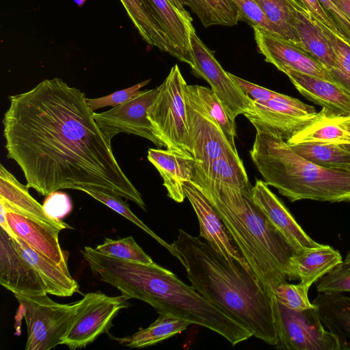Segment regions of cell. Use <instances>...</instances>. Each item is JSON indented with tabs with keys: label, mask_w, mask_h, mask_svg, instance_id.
Here are the masks:
<instances>
[{
	"label": "cell",
	"mask_w": 350,
	"mask_h": 350,
	"mask_svg": "<svg viewBox=\"0 0 350 350\" xmlns=\"http://www.w3.org/2000/svg\"><path fill=\"white\" fill-rule=\"evenodd\" d=\"M190 325L189 322L178 317L159 314L148 327L141 329L130 336L116 340L131 348L146 347L180 334Z\"/></svg>",
	"instance_id": "f546056e"
},
{
	"label": "cell",
	"mask_w": 350,
	"mask_h": 350,
	"mask_svg": "<svg viewBox=\"0 0 350 350\" xmlns=\"http://www.w3.org/2000/svg\"><path fill=\"white\" fill-rule=\"evenodd\" d=\"M232 1L239 9V21L245 22L252 28L258 27L280 36L277 27L254 0Z\"/></svg>",
	"instance_id": "ab89813d"
},
{
	"label": "cell",
	"mask_w": 350,
	"mask_h": 350,
	"mask_svg": "<svg viewBox=\"0 0 350 350\" xmlns=\"http://www.w3.org/2000/svg\"><path fill=\"white\" fill-rule=\"evenodd\" d=\"M310 287L299 284H280L276 288L275 297L285 307L295 310H303L314 306L308 298Z\"/></svg>",
	"instance_id": "f35d334b"
},
{
	"label": "cell",
	"mask_w": 350,
	"mask_h": 350,
	"mask_svg": "<svg viewBox=\"0 0 350 350\" xmlns=\"http://www.w3.org/2000/svg\"><path fill=\"white\" fill-rule=\"evenodd\" d=\"M250 154L264 181L292 202H350V171L319 166L285 141L257 133Z\"/></svg>",
	"instance_id": "5b68a950"
},
{
	"label": "cell",
	"mask_w": 350,
	"mask_h": 350,
	"mask_svg": "<svg viewBox=\"0 0 350 350\" xmlns=\"http://www.w3.org/2000/svg\"><path fill=\"white\" fill-rule=\"evenodd\" d=\"M277 27L282 38L299 45L296 14L304 7L297 0H254Z\"/></svg>",
	"instance_id": "d6a6232c"
},
{
	"label": "cell",
	"mask_w": 350,
	"mask_h": 350,
	"mask_svg": "<svg viewBox=\"0 0 350 350\" xmlns=\"http://www.w3.org/2000/svg\"><path fill=\"white\" fill-rule=\"evenodd\" d=\"M342 261L340 253L330 245L303 248L291 260L288 279L310 287Z\"/></svg>",
	"instance_id": "7402d4cb"
},
{
	"label": "cell",
	"mask_w": 350,
	"mask_h": 350,
	"mask_svg": "<svg viewBox=\"0 0 350 350\" xmlns=\"http://www.w3.org/2000/svg\"><path fill=\"white\" fill-rule=\"evenodd\" d=\"M318 1L339 36L350 46L349 18L332 0Z\"/></svg>",
	"instance_id": "b9f144b4"
},
{
	"label": "cell",
	"mask_w": 350,
	"mask_h": 350,
	"mask_svg": "<svg viewBox=\"0 0 350 350\" xmlns=\"http://www.w3.org/2000/svg\"><path fill=\"white\" fill-rule=\"evenodd\" d=\"M299 2L317 21L339 36L337 30L325 13L318 0H299Z\"/></svg>",
	"instance_id": "f6af8a7d"
},
{
	"label": "cell",
	"mask_w": 350,
	"mask_h": 350,
	"mask_svg": "<svg viewBox=\"0 0 350 350\" xmlns=\"http://www.w3.org/2000/svg\"><path fill=\"white\" fill-rule=\"evenodd\" d=\"M289 146L298 155L319 166L350 171V150L342 144L304 142Z\"/></svg>",
	"instance_id": "4dcf8cb0"
},
{
	"label": "cell",
	"mask_w": 350,
	"mask_h": 350,
	"mask_svg": "<svg viewBox=\"0 0 350 350\" xmlns=\"http://www.w3.org/2000/svg\"><path fill=\"white\" fill-rule=\"evenodd\" d=\"M273 307L278 349L340 350L338 338L323 325L315 306L295 310L281 304L274 295Z\"/></svg>",
	"instance_id": "ba28073f"
},
{
	"label": "cell",
	"mask_w": 350,
	"mask_h": 350,
	"mask_svg": "<svg viewBox=\"0 0 350 350\" xmlns=\"http://www.w3.org/2000/svg\"><path fill=\"white\" fill-rule=\"evenodd\" d=\"M28 187L21 184L5 167L0 165V200L10 209L59 229L71 228L62 220L49 217L42 205L29 193Z\"/></svg>",
	"instance_id": "603a6c76"
},
{
	"label": "cell",
	"mask_w": 350,
	"mask_h": 350,
	"mask_svg": "<svg viewBox=\"0 0 350 350\" xmlns=\"http://www.w3.org/2000/svg\"><path fill=\"white\" fill-rule=\"evenodd\" d=\"M191 181L211 203L260 284L274 296L278 286L289 278L292 258L301 249L254 202L252 186L240 189L196 174Z\"/></svg>",
	"instance_id": "277c9868"
},
{
	"label": "cell",
	"mask_w": 350,
	"mask_h": 350,
	"mask_svg": "<svg viewBox=\"0 0 350 350\" xmlns=\"http://www.w3.org/2000/svg\"><path fill=\"white\" fill-rule=\"evenodd\" d=\"M312 304L323 325L338 338L340 350H350V297L319 293Z\"/></svg>",
	"instance_id": "cb8c5ba5"
},
{
	"label": "cell",
	"mask_w": 350,
	"mask_h": 350,
	"mask_svg": "<svg viewBox=\"0 0 350 350\" xmlns=\"http://www.w3.org/2000/svg\"><path fill=\"white\" fill-rule=\"evenodd\" d=\"M173 246L183 258L191 286L208 301L275 347L278 334L273 297L244 267H233L206 241L179 229Z\"/></svg>",
	"instance_id": "3957f363"
},
{
	"label": "cell",
	"mask_w": 350,
	"mask_h": 350,
	"mask_svg": "<svg viewBox=\"0 0 350 350\" xmlns=\"http://www.w3.org/2000/svg\"><path fill=\"white\" fill-rule=\"evenodd\" d=\"M150 79L146 80L132 87L119 90L109 95L96 98H88L87 102L91 109L94 111L96 109L110 106L116 107L124 103L129 99L139 92V90L147 85Z\"/></svg>",
	"instance_id": "60d3db41"
},
{
	"label": "cell",
	"mask_w": 350,
	"mask_h": 350,
	"mask_svg": "<svg viewBox=\"0 0 350 350\" xmlns=\"http://www.w3.org/2000/svg\"><path fill=\"white\" fill-rule=\"evenodd\" d=\"M258 51L279 70L289 68L332 81L329 70L297 44L258 27L253 28Z\"/></svg>",
	"instance_id": "9a60e30c"
},
{
	"label": "cell",
	"mask_w": 350,
	"mask_h": 350,
	"mask_svg": "<svg viewBox=\"0 0 350 350\" xmlns=\"http://www.w3.org/2000/svg\"><path fill=\"white\" fill-rule=\"evenodd\" d=\"M185 98L186 103L196 111L213 120L230 143L235 146V119L229 114L211 89L198 85L187 84L185 90Z\"/></svg>",
	"instance_id": "484cf974"
},
{
	"label": "cell",
	"mask_w": 350,
	"mask_h": 350,
	"mask_svg": "<svg viewBox=\"0 0 350 350\" xmlns=\"http://www.w3.org/2000/svg\"><path fill=\"white\" fill-rule=\"evenodd\" d=\"M345 148H347V149L350 150V144H342Z\"/></svg>",
	"instance_id": "f907efd6"
},
{
	"label": "cell",
	"mask_w": 350,
	"mask_h": 350,
	"mask_svg": "<svg viewBox=\"0 0 350 350\" xmlns=\"http://www.w3.org/2000/svg\"><path fill=\"white\" fill-rule=\"evenodd\" d=\"M0 284L14 294H48L41 277L21 254L13 239L0 229Z\"/></svg>",
	"instance_id": "2e32d148"
},
{
	"label": "cell",
	"mask_w": 350,
	"mask_h": 350,
	"mask_svg": "<svg viewBox=\"0 0 350 350\" xmlns=\"http://www.w3.org/2000/svg\"><path fill=\"white\" fill-rule=\"evenodd\" d=\"M82 191L93 198L97 200L101 203L109 207L116 213L126 217L127 219L133 222L134 224L139 227L142 230L145 231L148 234L150 235L159 244L166 248L172 255L177 258L178 260L183 263V260L179 253L176 250L172 244H169L158 235H157L152 230H151L142 221H141L130 209L129 205L121 199V196L118 194L104 191L97 189H89L83 188Z\"/></svg>",
	"instance_id": "e575fe53"
},
{
	"label": "cell",
	"mask_w": 350,
	"mask_h": 350,
	"mask_svg": "<svg viewBox=\"0 0 350 350\" xmlns=\"http://www.w3.org/2000/svg\"><path fill=\"white\" fill-rule=\"evenodd\" d=\"M252 197L271 221L297 247L312 248L321 245L309 237L264 180L256 179L252 188Z\"/></svg>",
	"instance_id": "d6986e66"
},
{
	"label": "cell",
	"mask_w": 350,
	"mask_h": 350,
	"mask_svg": "<svg viewBox=\"0 0 350 350\" xmlns=\"http://www.w3.org/2000/svg\"><path fill=\"white\" fill-rule=\"evenodd\" d=\"M81 254L92 273L118 288L127 299H137L168 314L208 328L233 346L252 334L204 298L168 269L155 262L139 263L105 256L85 246Z\"/></svg>",
	"instance_id": "7a4b0ae2"
},
{
	"label": "cell",
	"mask_w": 350,
	"mask_h": 350,
	"mask_svg": "<svg viewBox=\"0 0 350 350\" xmlns=\"http://www.w3.org/2000/svg\"><path fill=\"white\" fill-rule=\"evenodd\" d=\"M188 6L207 28L214 25L234 26L239 21V11L232 0H179Z\"/></svg>",
	"instance_id": "1f68e13d"
},
{
	"label": "cell",
	"mask_w": 350,
	"mask_h": 350,
	"mask_svg": "<svg viewBox=\"0 0 350 350\" xmlns=\"http://www.w3.org/2000/svg\"><path fill=\"white\" fill-rule=\"evenodd\" d=\"M173 50L174 57L193 66L189 32L193 19L186 17L168 0H147Z\"/></svg>",
	"instance_id": "44dd1931"
},
{
	"label": "cell",
	"mask_w": 350,
	"mask_h": 350,
	"mask_svg": "<svg viewBox=\"0 0 350 350\" xmlns=\"http://www.w3.org/2000/svg\"><path fill=\"white\" fill-rule=\"evenodd\" d=\"M9 100L2 121L7 157L20 167L29 188L44 196L61 189H97L146 210L84 92L55 77Z\"/></svg>",
	"instance_id": "6da1fadb"
},
{
	"label": "cell",
	"mask_w": 350,
	"mask_h": 350,
	"mask_svg": "<svg viewBox=\"0 0 350 350\" xmlns=\"http://www.w3.org/2000/svg\"><path fill=\"white\" fill-rule=\"evenodd\" d=\"M304 142L350 144V135L338 124L335 114L322 108L309 124L286 142L289 145Z\"/></svg>",
	"instance_id": "83f0119b"
},
{
	"label": "cell",
	"mask_w": 350,
	"mask_h": 350,
	"mask_svg": "<svg viewBox=\"0 0 350 350\" xmlns=\"http://www.w3.org/2000/svg\"><path fill=\"white\" fill-rule=\"evenodd\" d=\"M13 241L21 254L41 277L48 294L70 297L79 291L77 282L70 275L66 274L55 262L38 252L18 237L13 239Z\"/></svg>",
	"instance_id": "d4e9b609"
},
{
	"label": "cell",
	"mask_w": 350,
	"mask_h": 350,
	"mask_svg": "<svg viewBox=\"0 0 350 350\" xmlns=\"http://www.w3.org/2000/svg\"><path fill=\"white\" fill-rule=\"evenodd\" d=\"M318 293L350 292V251L345 260L316 282Z\"/></svg>",
	"instance_id": "74e56055"
},
{
	"label": "cell",
	"mask_w": 350,
	"mask_h": 350,
	"mask_svg": "<svg viewBox=\"0 0 350 350\" xmlns=\"http://www.w3.org/2000/svg\"><path fill=\"white\" fill-rule=\"evenodd\" d=\"M142 39L149 45L174 57L168 40L147 0H120Z\"/></svg>",
	"instance_id": "f1b7e54d"
},
{
	"label": "cell",
	"mask_w": 350,
	"mask_h": 350,
	"mask_svg": "<svg viewBox=\"0 0 350 350\" xmlns=\"http://www.w3.org/2000/svg\"><path fill=\"white\" fill-rule=\"evenodd\" d=\"M186 83L177 64L172 67L159 85L148 118L153 133L167 148L190 152L187 109L185 98Z\"/></svg>",
	"instance_id": "8992f818"
},
{
	"label": "cell",
	"mask_w": 350,
	"mask_h": 350,
	"mask_svg": "<svg viewBox=\"0 0 350 350\" xmlns=\"http://www.w3.org/2000/svg\"><path fill=\"white\" fill-rule=\"evenodd\" d=\"M183 189L186 198L197 215L200 237L203 238L230 265L233 267L242 265L254 274L221 219L205 195L192 181L184 183Z\"/></svg>",
	"instance_id": "4fadbf2b"
},
{
	"label": "cell",
	"mask_w": 350,
	"mask_h": 350,
	"mask_svg": "<svg viewBox=\"0 0 350 350\" xmlns=\"http://www.w3.org/2000/svg\"><path fill=\"white\" fill-rule=\"evenodd\" d=\"M6 208L7 220L14 234L70 275L67 256L59 243L58 234L61 230Z\"/></svg>",
	"instance_id": "e0dca14e"
},
{
	"label": "cell",
	"mask_w": 350,
	"mask_h": 350,
	"mask_svg": "<svg viewBox=\"0 0 350 350\" xmlns=\"http://www.w3.org/2000/svg\"><path fill=\"white\" fill-rule=\"evenodd\" d=\"M147 158L163 178L167 196L176 202H183L186 198L183 184L192 180L196 165L191 152L170 148H149Z\"/></svg>",
	"instance_id": "ac0fdd59"
},
{
	"label": "cell",
	"mask_w": 350,
	"mask_h": 350,
	"mask_svg": "<svg viewBox=\"0 0 350 350\" xmlns=\"http://www.w3.org/2000/svg\"><path fill=\"white\" fill-rule=\"evenodd\" d=\"M315 21L336 54V66L329 70L332 79L350 94V46L325 25Z\"/></svg>",
	"instance_id": "d590c367"
},
{
	"label": "cell",
	"mask_w": 350,
	"mask_h": 350,
	"mask_svg": "<svg viewBox=\"0 0 350 350\" xmlns=\"http://www.w3.org/2000/svg\"><path fill=\"white\" fill-rule=\"evenodd\" d=\"M127 301L122 295L110 297L100 291L85 294L75 303L73 321L62 345L72 350L84 348L107 333L120 310L129 306Z\"/></svg>",
	"instance_id": "9c48e42d"
},
{
	"label": "cell",
	"mask_w": 350,
	"mask_h": 350,
	"mask_svg": "<svg viewBox=\"0 0 350 350\" xmlns=\"http://www.w3.org/2000/svg\"><path fill=\"white\" fill-rule=\"evenodd\" d=\"M282 72L308 100L335 115H350V94L335 82L289 68Z\"/></svg>",
	"instance_id": "ffe728a7"
},
{
	"label": "cell",
	"mask_w": 350,
	"mask_h": 350,
	"mask_svg": "<svg viewBox=\"0 0 350 350\" xmlns=\"http://www.w3.org/2000/svg\"><path fill=\"white\" fill-rule=\"evenodd\" d=\"M296 30L300 43L298 46L321 63L328 70L336 66V54L314 17L304 8L296 14Z\"/></svg>",
	"instance_id": "4316f807"
},
{
	"label": "cell",
	"mask_w": 350,
	"mask_h": 350,
	"mask_svg": "<svg viewBox=\"0 0 350 350\" xmlns=\"http://www.w3.org/2000/svg\"><path fill=\"white\" fill-rule=\"evenodd\" d=\"M23 309L27 325L26 350H49L62 345L73 321L75 304H62L47 294H14Z\"/></svg>",
	"instance_id": "52a82bcc"
},
{
	"label": "cell",
	"mask_w": 350,
	"mask_h": 350,
	"mask_svg": "<svg viewBox=\"0 0 350 350\" xmlns=\"http://www.w3.org/2000/svg\"><path fill=\"white\" fill-rule=\"evenodd\" d=\"M228 75L234 82L252 100L268 101L273 99H278L282 95L280 93H278L247 81L231 73L228 72Z\"/></svg>",
	"instance_id": "ee69618b"
},
{
	"label": "cell",
	"mask_w": 350,
	"mask_h": 350,
	"mask_svg": "<svg viewBox=\"0 0 350 350\" xmlns=\"http://www.w3.org/2000/svg\"><path fill=\"white\" fill-rule=\"evenodd\" d=\"M252 101V106L243 115L256 133L286 142L318 113L314 107L283 94L278 99Z\"/></svg>",
	"instance_id": "30bf717a"
},
{
	"label": "cell",
	"mask_w": 350,
	"mask_h": 350,
	"mask_svg": "<svg viewBox=\"0 0 350 350\" xmlns=\"http://www.w3.org/2000/svg\"><path fill=\"white\" fill-rule=\"evenodd\" d=\"M159 87L140 90L127 101L108 111L95 113L94 120L110 141L119 133L133 134L152 142L158 148L165 147L155 136L148 118V110L153 103Z\"/></svg>",
	"instance_id": "7c38bea8"
},
{
	"label": "cell",
	"mask_w": 350,
	"mask_h": 350,
	"mask_svg": "<svg viewBox=\"0 0 350 350\" xmlns=\"http://www.w3.org/2000/svg\"><path fill=\"white\" fill-rule=\"evenodd\" d=\"M95 249L105 256L118 259L144 264L153 262L152 258L131 236L119 239L105 238L104 242L98 245Z\"/></svg>",
	"instance_id": "8d00e7d4"
},
{
	"label": "cell",
	"mask_w": 350,
	"mask_h": 350,
	"mask_svg": "<svg viewBox=\"0 0 350 350\" xmlns=\"http://www.w3.org/2000/svg\"><path fill=\"white\" fill-rule=\"evenodd\" d=\"M42 206L49 217L57 221H61L72 210V203L69 196L65 193L57 191L46 196Z\"/></svg>",
	"instance_id": "7bdbcfd3"
},
{
	"label": "cell",
	"mask_w": 350,
	"mask_h": 350,
	"mask_svg": "<svg viewBox=\"0 0 350 350\" xmlns=\"http://www.w3.org/2000/svg\"><path fill=\"white\" fill-rule=\"evenodd\" d=\"M194 174L211 182L233 185L240 189L252 187L240 157H222L213 161L205 174Z\"/></svg>",
	"instance_id": "836d02e7"
},
{
	"label": "cell",
	"mask_w": 350,
	"mask_h": 350,
	"mask_svg": "<svg viewBox=\"0 0 350 350\" xmlns=\"http://www.w3.org/2000/svg\"><path fill=\"white\" fill-rule=\"evenodd\" d=\"M191 72L208 83L229 114L235 119L252 106V100L240 89L216 59L211 51L196 33L189 32Z\"/></svg>",
	"instance_id": "8fae6325"
},
{
	"label": "cell",
	"mask_w": 350,
	"mask_h": 350,
	"mask_svg": "<svg viewBox=\"0 0 350 350\" xmlns=\"http://www.w3.org/2000/svg\"><path fill=\"white\" fill-rule=\"evenodd\" d=\"M187 109L190 152L196 161V172L205 174L215 159L239 157L236 146L230 143L213 120L187 104Z\"/></svg>",
	"instance_id": "5bb4252c"
},
{
	"label": "cell",
	"mask_w": 350,
	"mask_h": 350,
	"mask_svg": "<svg viewBox=\"0 0 350 350\" xmlns=\"http://www.w3.org/2000/svg\"><path fill=\"white\" fill-rule=\"evenodd\" d=\"M7 208L5 204L0 200V226L12 238L14 239L16 236L11 230L6 217Z\"/></svg>",
	"instance_id": "bcb514c9"
},
{
	"label": "cell",
	"mask_w": 350,
	"mask_h": 350,
	"mask_svg": "<svg viewBox=\"0 0 350 350\" xmlns=\"http://www.w3.org/2000/svg\"><path fill=\"white\" fill-rule=\"evenodd\" d=\"M335 116L340 126L350 135V115Z\"/></svg>",
	"instance_id": "7dc6e473"
},
{
	"label": "cell",
	"mask_w": 350,
	"mask_h": 350,
	"mask_svg": "<svg viewBox=\"0 0 350 350\" xmlns=\"http://www.w3.org/2000/svg\"><path fill=\"white\" fill-rule=\"evenodd\" d=\"M350 19V0H332Z\"/></svg>",
	"instance_id": "c3c4849f"
},
{
	"label": "cell",
	"mask_w": 350,
	"mask_h": 350,
	"mask_svg": "<svg viewBox=\"0 0 350 350\" xmlns=\"http://www.w3.org/2000/svg\"><path fill=\"white\" fill-rule=\"evenodd\" d=\"M173 5H174L178 10H180L186 17L192 19L189 12H188L183 5L179 0H168Z\"/></svg>",
	"instance_id": "681fc988"
}]
</instances>
